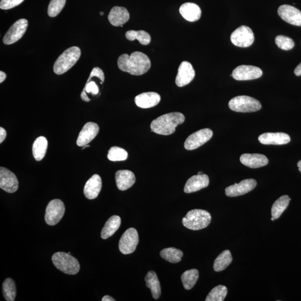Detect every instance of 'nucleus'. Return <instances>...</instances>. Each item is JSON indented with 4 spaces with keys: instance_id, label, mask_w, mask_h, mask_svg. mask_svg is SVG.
Here are the masks:
<instances>
[{
    "instance_id": "1",
    "label": "nucleus",
    "mask_w": 301,
    "mask_h": 301,
    "mask_svg": "<svg viewBox=\"0 0 301 301\" xmlns=\"http://www.w3.org/2000/svg\"><path fill=\"white\" fill-rule=\"evenodd\" d=\"M151 66L149 58L140 51H135L130 55L122 54L118 59L119 69L131 75L145 74L150 69Z\"/></svg>"
},
{
    "instance_id": "2",
    "label": "nucleus",
    "mask_w": 301,
    "mask_h": 301,
    "mask_svg": "<svg viewBox=\"0 0 301 301\" xmlns=\"http://www.w3.org/2000/svg\"><path fill=\"white\" fill-rule=\"evenodd\" d=\"M185 116L180 112H172L160 116L151 122V132L162 135L174 134L176 128L185 121Z\"/></svg>"
},
{
    "instance_id": "3",
    "label": "nucleus",
    "mask_w": 301,
    "mask_h": 301,
    "mask_svg": "<svg viewBox=\"0 0 301 301\" xmlns=\"http://www.w3.org/2000/svg\"><path fill=\"white\" fill-rule=\"evenodd\" d=\"M81 55V50L77 46L68 48L56 60L53 67L54 73L58 75L65 73L73 67Z\"/></svg>"
},
{
    "instance_id": "4",
    "label": "nucleus",
    "mask_w": 301,
    "mask_h": 301,
    "mask_svg": "<svg viewBox=\"0 0 301 301\" xmlns=\"http://www.w3.org/2000/svg\"><path fill=\"white\" fill-rule=\"evenodd\" d=\"M209 212L202 209H194L188 211L183 219L185 227L192 231H198L207 228L211 222Z\"/></svg>"
},
{
    "instance_id": "5",
    "label": "nucleus",
    "mask_w": 301,
    "mask_h": 301,
    "mask_svg": "<svg viewBox=\"0 0 301 301\" xmlns=\"http://www.w3.org/2000/svg\"><path fill=\"white\" fill-rule=\"evenodd\" d=\"M51 259L55 267L64 274L75 275L79 272L80 264L78 260L69 254L57 252L52 256Z\"/></svg>"
},
{
    "instance_id": "6",
    "label": "nucleus",
    "mask_w": 301,
    "mask_h": 301,
    "mask_svg": "<svg viewBox=\"0 0 301 301\" xmlns=\"http://www.w3.org/2000/svg\"><path fill=\"white\" fill-rule=\"evenodd\" d=\"M228 106L231 110L242 113L256 112L262 108L258 100L247 95L237 96L232 99Z\"/></svg>"
},
{
    "instance_id": "7",
    "label": "nucleus",
    "mask_w": 301,
    "mask_h": 301,
    "mask_svg": "<svg viewBox=\"0 0 301 301\" xmlns=\"http://www.w3.org/2000/svg\"><path fill=\"white\" fill-rule=\"evenodd\" d=\"M66 208L62 200L50 201L46 208L45 220L47 224L53 226L57 224L63 217Z\"/></svg>"
},
{
    "instance_id": "8",
    "label": "nucleus",
    "mask_w": 301,
    "mask_h": 301,
    "mask_svg": "<svg viewBox=\"0 0 301 301\" xmlns=\"http://www.w3.org/2000/svg\"><path fill=\"white\" fill-rule=\"evenodd\" d=\"M231 40L236 46L247 47L251 46L254 43L255 35L250 27L243 25L232 32Z\"/></svg>"
},
{
    "instance_id": "9",
    "label": "nucleus",
    "mask_w": 301,
    "mask_h": 301,
    "mask_svg": "<svg viewBox=\"0 0 301 301\" xmlns=\"http://www.w3.org/2000/svg\"><path fill=\"white\" fill-rule=\"evenodd\" d=\"M139 242L138 232L131 228L124 232L119 242V250L123 255L132 254L136 250Z\"/></svg>"
},
{
    "instance_id": "10",
    "label": "nucleus",
    "mask_w": 301,
    "mask_h": 301,
    "mask_svg": "<svg viewBox=\"0 0 301 301\" xmlns=\"http://www.w3.org/2000/svg\"><path fill=\"white\" fill-rule=\"evenodd\" d=\"M213 132L209 128H204L188 136L184 143L187 150H193L203 145L212 138Z\"/></svg>"
},
{
    "instance_id": "11",
    "label": "nucleus",
    "mask_w": 301,
    "mask_h": 301,
    "mask_svg": "<svg viewBox=\"0 0 301 301\" xmlns=\"http://www.w3.org/2000/svg\"><path fill=\"white\" fill-rule=\"evenodd\" d=\"M28 26L27 20L22 19L16 22L4 36L3 43L10 45L19 41L25 33Z\"/></svg>"
},
{
    "instance_id": "12",
    "label": "nucleus",
    "mask_w": 301,
    "mask_h": 301,
    "mask_svg": "<svg viewBox=\"0 0 301 301\" xmlns=\"http://www.w3.org/2000/svg\"><path fill=\"white\" fill-rule=\"evenodd\" d=\"M262 74V70L258 67L242 65L235 68L232 76L236 80H250L259 78Z\"/></svg>"
},
{
    "instance_id": "13",
    "label": "nucleus",
    "mask_w": 301,
    "mask_h": 301,
    "mask_svg": "<svg viewBox=\"0 0 301 301\" xmlns=\"http://www.w3.org/2000/svg\"><path fill=\"white\" fill-rule=\"evenodd\" d=\"M0 187L9 193H14L19 188L17 176L9 170L0 167Z\"/></svg>"
},
{
    "instance_id": "14",
    "label": "nucleus",
    "mask_w": 301,
    "mask_h": 301,
    "mask_svg": "<svg viewBox=\"0 0 301 301\" xmlns=\"http://www.w3.org/2000/svg\"><path fill=\"white\" fill-rule=\"evenodd\" d=\"M256 186L255 179H249L242 181L239 184H235L226 188V194L229 197H236L247 194L254 190Z\"/></svg>"
},
{
    "instance_id": "15",
    "label": "nucleus",
    "mask_w": 301,
    "mask_h": 301,
    "mask_svg": "<svg viewBox=\"0 0 301 301\" xmlns=\"http://www.w3.org/2000/svg\"><path fill=\"white\" fill-rule=\"evenodd\" d=\"M278 14L284 22L293 25L301 26V11L297 8L283 5L279 7Z\"/></svg>"
},
{
    "instance_id": "16",
    "label": "nucleus",
    "mask_w": 301,
    "mask_h": 301,
    "mask_svg": "<svg viewBox=\"0 0 301 301\" xmlns=\"http://www.w3.org/2000/svg\"><path fill=\"white\" fill-rule=\"evenodd\" d=\"M195 76V71L191 64L188 62H183L179 68L176 84L179 87L185 86L192 81Z\"/></svg>"
},
{
    "instance_id": "17",
    "label": "nucleus",
    "mask_w": 301,
    "mask_h": 301,
    "mask_svg": "<svg viewBox=\"0 0 301 301\" xmlns=\"http://www.w3.org/2000/svg\"><path fill=\"white\" fill-rule=\"evenodd\" d=\"M99 128L97 123H87L80 131L77 140V145L83 147L90 143L98 134Z\"/></svg>"
},
{
    "instance_id": "18",
    "label": "nucleus",
    "mask_w": 301,
    "mask_h": 301,
    "mask_svg": "<svg viewBox=\"0 0 301 301\" xmlns=\"http://www.w3.org/2000/svg\"><path fill=\"white\" fill-rule=\"evenodd\" d=\"M209 184V179L207 175H197L192 176L187 182L184 187V192L189 194L196 192L206 188Z\"/></svg>"
},
{
    "instance_id": "19",
    "label": "nucleus",
    "mask_w": 301,
    "mask_h": 301,
    "mask_svg": "<svg viewBox=\"0 0 301 301\" xmlns=\"http://www.w3.org/2000/svg\"><path fill=\"white\" fill-rule=\"evenodd\" d=\"M101 178L95 174L87 181L84 188V194L88 199L93 200L98 197L102 189Z\"/></svg>"
},
{
    "instance_id": "20",
    "label": "nucleus",
    "mask_w": 301,
    "mask_h": 301,
    "mask_svg": "<svg viewBox=\"0 0 301 301\" xmlns=\"http://www.w3.org/2000/svg\"><path fill=\"white\" fill-rule=\"evenodd\" d=\"M260 143L263 144H274V145H282L290 142L291 138L288 135L278 132V133H271L268 132L260 135L258 137Z\"/></svg>"
},
{
    "instance_id": "21",
    "label": "nucleus",
    "mask_w": 301,
    "mask_h": 301,
    "mask_svg": "<svg viewBox=\"0 0 301 301\" xmlns=\"http://www.w3.org/2000/svg\"><path fill=\"white\" fill-rule=\"evenodd\" d=\"M116 182L119 190L125 191L134 185L135 175L130 170H119L116 173Z\"/></svg>"
},
{
    "instance_id": "22",
    "label": "nucleus",
    "mask_w": 301,
    "mask_h": 301,
    "mask_svg": "<svg viewBox=\"0 0 301 301\" xmlns=\"http://www.w3.org/2000/svg\"><path fill=\"white\" fill-rule=\"evenodd\" d=\"M129 19L130 14L126 8L123 7H114L108 15V20L115 26L123 25Z\"/></svg>"
},
{
    "instance_id": "23",
    "label": "nucleus",
    "mask_w": 301,
    "mask_h": 301,
    "mask_svg": "<svg viewBox=\"0 0 301 301\" xmlns=\"http://www.w3.org/2000/svg\"><path fill=\"white\" fill-rule=\"evenodd\" d=\"M160 100V95L156 92H146L136 96L135 102L139 107L149 108L158 105Z\"/></svg>"
},
{
    "instance_id": "24",
    "label": "nucleus",
    "mask_w": 301,
    "mask_h": 301,
    "mask_svg": "<svg viewBox=\"0 0 301 301\" xmlns=\"http://www.w3.org/2000/svg\"><path fill=\"white\" fill-rule=\"evenodd\" d=\"M179 11L185 19L190 22L198 21L202 16V11L199 6L191 2L183 4L180 7Z\"/></svg>"
},
{
    "instance_id": "25",
    "label": "nucleus",
    "mask_w": 301,
    "mask_h": 301,
    "mask_svg": "<svg viewBox=\"0 0 301 301\" xmlns=\"http://www.w3.org/2000/svg\"><path fill=\"white\" fill-rule=\"evenodd\" d=\"M240 161L244 165L252 168L263 167L268 163L266 156L258 154H243L240 156Z\"/></svg>"
},
{
    "instance_id": "26",
    "label": "nucleus",
    "mask_w": 301,
    "mask_h": 301,
    "mask_svg": "<svg viewBox=\"0 0 301 301\" xmlns=\"http://www.w3.org/2000/svg\"><path fill=\"white\" fill-rule=\"evenodd\" d=\"M121 224V219L117 215H114L107 221L101 232V238L107 239L113 235Z\"/></svg>"
},
{
    "instance_id": "27",
    "label": "nucleus",
    "mask_w": 301,
    "mask_h": 301,
    "mask_svg": "<svg viewBox=\"0 0 301 301\" xmlns=\"http://www.w3.org/2000/svg\"><path fill=\"white\" fill-rule=\"evenodd\" d=\"M145 281L146 286L150 289L154 299H158L162 294V290L157 275L154 271L148 272L145 277Z\"/></svg>"
},
{
    "instance_id": "28",
    "label": "nucleus",
    "mask_w": 301,
    "mask_h": 301,
    "mask_svg": "<svg viewBox=\"0 0 301 301\" xmlns=\"http://www.w3.org/2000/svg\"><path fill=\"white\" fill-rule=\"evenodd\" d=\"M47 144V140L44 136H40L35 140L33 146V154L34 158L38 162L45 157Z\"/></svg>"
},
{
    "instance_id": "29",
    "label": "nucleus",
    "mask_w": 301,
    "mask_h": 301,
    "mask_svg": "<svg viewBox=\"0 0 301 301\" xmlns=\"http://www.w3.org/2000/svg\"><path fill=\"white\" fill-rule=\"evenodd\" d=\"M291 199L288 195H283L277 200L271 208L272 217L275 220L278 219L286 209Z\"/></svg>"
},
{
    "instance_id": "30",
    "label": "nucleus",
    "mask_w": 301,
    "mask_h": 301,
    "mask_svg": "<svg viewBox=\"0 0 301 301\" xmlns=\"http://www.w3.org/2000/svg\"><path fill=\"white\" fill-rule=\"evenodd\" d=\"M232 260L231 252L229 250L223 251L214 261V270L215 272H221L226 270L230 266Z\"/></svg>"
},
{
    "instance_id": "31",
    "label": "nucleus",
    "mask_w": 301,
    "mask_h": 301,
    "mask_svg": "<svg viewBox=\"0 0 301 301\" xmlns=\"http://www.w3.org/2000/svg\"><path fill=\"white\" fill-rule=\"evenodd\" d=\"M199 271L196 269L187 270L183 273L181 278L185 289L190 290L193 288L199 278Z\"/></svg>"
},
{
    "instance_id": "32",
    "label": "nucleus",
    "mask_w": 301,
    "mask_h": 301,
    "mask_svg": "<svg viewBox=\"0 0 301 301\" xmlns=\"http://www.w3.org/2000/svg\"><path fill=\"white\" fill-rule=\"evenodd\" d=\"M183 252L175 248H168L163 249L161 251L160 255L162 257L172 263L180 262L183 256Z\"/></svg>"
},
{
    "instance_id": "33",
    "label": "nucleus",
    "mask_w": 301,
    "mask_h": 301,
    "mask_svg": "<svg viewBox=\"0 0 301 301\" xmlns=\"http://www.w3.org/2000/svg\"><path fill=\"white\" fill-rule=\"evenodd\" d=\"M126 37L130 41H134L137 39L142 45L147 46L151 42V36L147 32L144 30H130L126 32Z\"/></svg>"
},
{
    "instance_id": "34",
    "label": "nucleus",
    "mask_w": 301,
    "mask_h": 301,
    "mask_svg": "<svg viewBox=\"0 0 301 301\" xmlns=\"http://www.w3.org/2000/svg\"><path fill=\"white\" fill-rule=\"evenodd\" d=\"M2 292L4 298L7 301H14L17 295V288L13 279L8 278L2 284Z\"/></svg>"
},
{
    "instance_id": "35",
    "label": "nucleus",
    "mask_w": 301,
    "mask_h": 301,
    "mask_svg": "<svg viewBox=\"0 0 301 301\" xmlns=\"http://www.w3.org/2000/svg\"><path fill=\"white\" fill-rule=\"evenodd\" d=\"M228 294V289L223 285H219L209 292L206 299V301H223Z\"/></svg>"
},
{
    "instance_id": "36",
    "label": "nucleus",
    "mask_w": 301,
    "mask_h": 301,
    "mask_svg": "<svg viewBox=\"0 0 301 301\" xmlns=\"http://www.w3.org/2000/svg\"><path fill=\"white\" fill-rule=\"evenodd\" d=\"M107 158L111 162H120L126 160L128 158L127 152L119 147H112L108 151Z\"/></svg>"
},
{
    "instance_id": "37",
    "label": "nucleus",
    "mask_w": 301,
    "mask_h": 301,
    "mask_svg": "<svg viewBox=\"0 0 301 301\" xmlns=\"http://www.w3.org/2000/svg\"><path fill=\"white\" fill-rule=\"evenodd\" d=\"M99 93V87L94 81H92L88 78L85 87L81 93V98L85 102H90L91 99L88 97L87 93L92 94L93 95H97Z\"/></svg>"
},
{
    "instance_id": "38",
    "label": "nucleus",
    "mask_w": 301,
    "mask_h": 301,
    "mask_svg": "<svg viewBox=\"0 0 301 301\" xmlns=\"http://www.w3.org/2000/svg\"><path fill=\"white\" fill-rule=\"evenodd\" d=\"M66 0H51L48 7L47 14L50 17H57L65 6Z\"/></svg>"
},
{
    "instance_id": "39",
    "label": "nucleus",
    "mask_w": 301,
    "mask_h": 301,
    "mask_svg": "<svg viewBox=\"0 0 301 301\" xmlns=\"http://www.w3.org/2000/svg\"><path fill=\"white\" fill-rule=\"evenodd\" d=\"M275 43L280 49L290 50L295 46L294 40L284 35H278L275 39Z\"/></svg>"
},
{
    "instance_id": "40",
    "label": "nucleus",
    "mask_w": 301,
    "mask_h": 301,
    "mask_svg": "<svg viewBox=\"0 0 301 301\" xmlns=\"http://www.w3.org/2000/svg\"><path fill=\"white\" fill-rule=\"evenodd\" d=\"M24 0H1L0 8L2 10H9L21 4Z\"/></svg>"
},
{
    "instance_id": "41",
    "label": "nucleus",
    "mask_w": 301,
    "mask_h": 301,
    "mask_svg": "<svg viewBox=\"0 0 301 301\" xmlns=\"http://www.w3.org/2000/svg\"><path fill=\"white\" fill-rule=\"evenodd\" d=\"M7 133L6 131L4 130V128H0V143H2L3 140L5 139Z\"/></svg>"
},
{
    "instance_id": "42",
    "label": "nucleus",
    "mask_w": 301,
    "mask_h": 301,
    "mask_svg": "<svg viewBox=\"0 0 301 301\" xmlns=\"http://www.w3.org/2000/svg\"><path fill=\"white\" fill-rule=\"evenodd\" d=\"M294 73L296 76H301V63L296 68Z\"/></svg>"
},
{
    "instance_id": "43",
    "label": "nucleus",
    "mask_w": 301,
    "mask_h": 301,
    "mask_svg": "<svg viewBox=\"0 0 301 301\" xmlns=\"http://www.w3.org/2000/svg\"><path fill=\"white\" fill-rule=\"evenodd\" d=\"M6 78V74L2 71H0V83H2Z\"/></svg>"
},
{
    "instance_id": "44",
    "label": "nucleus",
    "mask_w": 301,
    "mask_h": 301,
    "mask_svg": "<svg viewBox=\"0 0 301 301\" xmlns=\"http://www.w3.org/2000/svg\"><path fill=\"white\" fill-rule=\"evenodd\" d=\"M102 301H115L116 300L114 298H112V297L107 295V296L103 297Z\"/></svg>"
},
{
    "instance_id": "45",
    "label": "nucleus",
    "mask_w": 301,
    "mask_h": 301,
    "mask_svg": "<svg viewBox=\"0 0 301 301\" xmlns=\"http://www.w3.org/2000/svg\"><path fill=\"white\" fill-rule=\"evenodd\" d=\"M299 171L301 172V160L298 163Z\"/></svg>"
},
{
    "instance_id": "46",
    "label": "nucleus",
    "mask_w": 301,
    "mask_h": 301,
    "mask_svg": "<svg viewBox=\"0 0 301 301\" xmlns=\"http://www.w3.org/2000/svg\"><path fill=\"white\" fill-rule=\"evenodd\" d=\"M90 146V145H88V144H87V145L84 146V147H83V150H84V149H85V148H87V147H89Z\"/></svg>"
},
{
    "instance_id": "47",
    "label": "nucleus",
    "mask_w": 301,
    "mask_h": 301,
    "mask_svg": "<svg viewBox=\"0 0 301 301\" xmlns=\"http://www.w3.org/2000/svg\"><path fill=\"white\" fill-rule=\"evenodd\" d=\"M203 172H198V175H203Z\"/></svg>"
},
{
    "instance_id": "48",
    "label": "nucleus",
    "mask_w": 301,
    "mask_h": 301,
    "mask_svg": "<svg viewBox=\"0 0 301 301\" xmlns=\"http://www.w3.org/2000/svg\"><path fill=\"white\" fill-rule=\"evenodd\" d=\"M103 14H104L103 12H102V11L100 12V15H102H102H103Z\"/></svg>"
}]
</instances>
